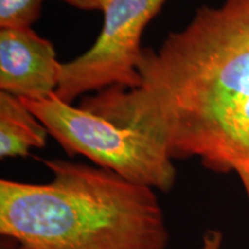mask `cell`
<instances>
[{
	"label": "cell",
	"instance_id": "cell-4",
	"mask_svg": "<svg viewBox=\"0 0 249 249\" xmlns=\"http://www.w3.org/2000/svg\"><path fill=\"white\" fill-rule=\"evenodd\" d=\"M166 1L108 0L102 11L104 22L95 44L74 60L61 64L55 95L71 104L86 92H99L113 86L139 87L141 37Z\"/></svg>",
	"mask_w": 249,
	"mask_h": 249
},
{
	"label": "cell",
	"instance_id": "cell-7",
	"mask_svg": "<svg viewBox=\"0 0 249 249\" xmlns=\"http://www.w3.org/2000/svg\"><path fill=\"white\" fill-rule=\"evenodd\" d=\"M43 0H0V28H31L42 12Z\"/></svg>",
	"mask_w": 249,
	"mask_h": 249
},
{
	"label": "cell",
	"instance_id": "cell-1",
	"mask_svg": "<svg viewBox=\"0 0 249 249\" xmlns=\"http://www.w3.org/2000/svg\"><path fill=\"white\" fill-rule=\"evenodd\" d=\"M140 86H113L81 107L160 143L172 160L249 177V0L201 6L158 49H143Z\"/></svg>",
	"mask_w": 249,
	"mask_h": 249
},
{
	"label": "cell",
	"instance_id": "cell-6",
	"mask_svg": "<svg viewBox=\"0 0 249 249\" xmlns=\"http://www.w3.org/2000/svg\"><path fill=\"white\" fill-rule=\"evenodd\" d=\"M48 129L20 98L0 91V157H26L43 148Z\"/></svg>",
	"mask_w": 249,
	"mask_h": 249
},
{
	"label": "cell",
	"instance_id": "cell-3",
	"mask_svg": "<svg viewBox=\"0 0 249 249\" xmlns=\"http://www.w3.org/2000/svg\"><path fill=\"white\" fill-rule=\"evenodd\" d=\"M21 101L68 155L85 156L98 167L155 191L173 188L177 172L172 158L145 134L71 107L55 92L40 101Z\"/></svg>",
	"mask_w": 249,
	"mask_h": 249
},
{
	"label": "cell",
	"instance_id": "cell-5",
	"mask_svg": "<svg viewBox=\"0 0 249 249\" xmlns=\"http://www.w3.org/2000/svg\"><path fill=\"white\" fill-rule=\"evenodd\" d=\"M61 64L53 45L31 28L0 30V89L15 97L40 101L58 88Z\"/></svg>",
	"mask_w": 249,
	"mask_h": 249
},
{
	"label": "cell",
	"instance_id": "cell-10",
	"mask_svg": "<svg viewBox=\"0 0 249 249\" xmlns=\"http://www.w3.org/2000/svg\"><path fill=\"white\" fill-rule=\"evenodd\" d=\"M241 181H242V185H244L245 189H246V193H247L248 198H249V177H248V178H242Z\"/></svg>",
	"mask_w": 249,
	"mask_h": 249
},
{
	"label": "cell",
	"instance_id": "cell-8",
	"mask_svg": "<svg viewBox=\"0 0 249 249\" xmlns=\"http://www.w3.org/2000/svg\"><path fill=\"white\" fill-rule=\"evenodd\" d=\"M223 234L218 230H208L202 238L201 249H222Z\"/></svg>",
	"mask_w": 249,
	"mask_h": 249
},
{
	"label": "cell",
	"instance_id": "cell-9",
	"mask_svg": "<svg viewBox=\"0 0 249 249\" xmlns=\"http://www.w3.org/2000/svg\"><path fill=\"white\" fill-rule=\"evenodd\" d=\"M60 1L85 11H103L108 0H60Z\"/></svg>",
	"mask_w": 249,
	"mask_h": 249
},
{
	"label": "cell",
	"instance_id": "cell-2",
	"mask_svg": "<svg viewBox=\"0 0 249 249\" xmlns=\"http://www.w3.org/2000/svg\"><path fill=\"white\" fill-rule=\"evenodd\" d=\"M46 183L0 180V234L20 249H167L155 189L87 164L43 160Z\"/></svg>",
	"mask_w": 249,
	"mask_h": 249
}]
</instances>
